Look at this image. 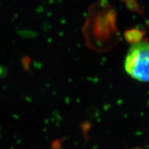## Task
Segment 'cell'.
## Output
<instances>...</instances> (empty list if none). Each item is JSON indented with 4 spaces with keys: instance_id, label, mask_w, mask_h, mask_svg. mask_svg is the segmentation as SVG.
<instances>
[{
    "instance_id": "obj_1",
    "label": "cell",
    "mask_w": 149,
    "mask_h": 149,
    "mask_svg": "<svg viewBox=\"0 0 149 149\" xmlns=\"http://www.w3.org/2000/svg\"><path fill=\"white\" fill-rule=\"evenodd\" d=\"M124 68L133 79L149 81V43L139 41L133 44L126 54Z\"/></svg>"
},
{
    "instance_id": "obj_2",
    "label": "cell",
    "mask_w": 149,
    "mask_h": 149,
    "mask_svg": "<svg viewBox=\"0 0 149 149\" xmlns=\"http://www.w3.org/2000/svg\"><path fill=\"white\" fill-rule=\"evenodd\" d=\"M143 33L139 31V30H130V31H128L126 33L125 36L126 40H127L128 42H133L134 43L138 42H139V40L142 37Z\"/></svg>"
}]
</instances>
